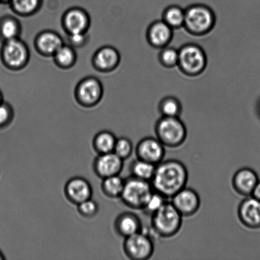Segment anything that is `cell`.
<instances>
[{
	"mask_svg": "<svg viewBox=\"0 0 260 260\" xmlns=\"http://www.w3.org/2000/svg\"><path fill=\"white\" fill-rule=\"evenodd\" d=\"M125 180L119 175L104 178L101 183L102 191L109 198H120L123 192Z\"/></svg>",
	"mask_w": 260,
	"mask_h": 260,
	"instance_id": "cell-23",
	"label": "cell"
},
{
	"mask_svg": "<svg viewBox=\"0 0 260 260\" xmlns=\"http://www.w3.org/2000/svg\"><path fill=\"white\" fill-rule=\"evenodd\" d=\"M64 193L69 201L78 205L92 198L93 189L90 183L85 178L75 177L71 178L66 183Z\"/></svg>",
	"mask_w": 260,
	"mask_h": 260,
	"instance_id": "cell-13",
	"label": "cell"
},
{
	"mask_svg": "<svg viewBox=\"0 0 260 260\" xmlns=\"http://www.w3.org/2000/svg\"><path fill=\"white\" fill-rule=\"evenodd\" d=\"M63 27L68 35L88 31L90 19L88 13L80 7L68 10L62 18Z\"/></svg>",
	"mask_w": 260,
	"mask_h": 260,
	"instance_id": "cell-14",
	"label": "cell"
},
{
	"mask_svg": "<svg viewBox=\"0 0 260 260\" xmlns=\"http://www.w3.org/2000/svg\"><path fill=\"white\" fill-rule=\"evenodd\" d=\"M123 161L114 152L99 154L93 161L94 172L101 179L118 175L123 170Z\"/></svg>",
	"mask_w": 260,
	"mask_h": 260,
	"instance_id": "cell-12",
	"label": "cell"
},
{
	"mask_svg": "<svg viewBox=\"0 0 260 260\" xmlns=\"http://www.w3.org/2000/svg\"><path fill=\"white\" fill-rule=\"evenodd\" d=\"M63 44L60 36L50 30L40 33L35 40V48L38 52L47 57L54 55Z\"/></svg>",
	"mask_w": 260,
	"mask_h": 260,
	"instance_id": "cell-20",
	"label": "cell"
},
{
	"mask_svg": "<svg viewBox=\"0 0 260 260\" xmlns=\"http://www.w3.org/2000/svg\"><path fill=\"white\" fill-rule=\"evenodd\" d=\"M188 178L185 165L177 159H169L156 165L150 183L154 191L170 199L186 187Z\"/></svg>",
	"mask_w": 260,
	"mask_h": 260,
	"instance_id": "cell-1",
	"label": "cell"
},
{
	"mask_svg": "<svg viewBox=\"0 0 260 260\" xmlns=\"http://www.w3.org/2000/svg\"><path fill=\"white\" fill-rule=\"evenodd\" d=\"M2 54L5 64L12 70H22L29 60V48L19 38L6 41Z\"/></svg>",
	"mask_w": 260,
	"mask_h": 260,
	"instance_id": "cell-7",
	"label": "cell"
},
{
	"mask_svg": "<svg viewBox=\"0 0 260 260\" xmlns=\"http://www.w3.org/2000/svg\"><path fill=\"white\" fill-rule=\"evenodd\" d=\"M21 32V25L19 20L14 17H7L0 24V35L6 41L18 38Z\"/></svg>",
	"mask_w": 260,
	"mask_h": 260,
	"instance_id": "cell-28",
	"label": "cell"
},
{
	"mask_svg": "<svg viewBox=\"0 0 260 260\" xmlns=\"http://www.w3.org/2000/svg\"><path fill=\"white\" fill-rule=\"evenodd\" d=\"M185 12L183 27L190 35L197 37L206 35L215 27V12L208 5L203 4L191 5L185 9Z\"/></svg>",
	"mask_w": 260,
	"mask_h": 260,
	"instance_id": "cell-2",
	"label": "cell"
},
{
	"mask_svg": "<svg viewBox=\"0 0 260 260\" xmlns=\"http://www.w3.org/2000/svg\"><path fill=\"white\" fill-rule=\"evenodd\" d=\"M53 57L56 64L65 70L73 67L76 62V53L71 45L63 44L53 55Z\"/></svg>",
	"mask_w": 260,
	"mask_h": 260,
	"instance_id": "cell-26",
	"label": "cell"
},
{
	"mask_svg": "<svg viewBox=\"0 0 260 260\" xmlns=\"http://www.w3.org/2000/svg\"><path fill=\"white\" fill-rule=\"evenodd\" d=\"M114 229L119 236L127 238L142 231V224L136 214L126 211L118 216L114 222Z\"/></svg>",
	"mask_w": 260,
	"mask_h": 260,
	"instance_id": "cell-19",
	"label": "cell"
},
{
	"mask_svg": "<svg viewBox=\"0 0 260 260\" xmlns=\"http://www.w3.org/2000/svg\"><path fill=\"white\" fill-rule=\"evenodd\" d=\"M123 249L130 259L146 260L154 253V245L152 239L142 231L124 239Z\"/></svg>",
	"mask_w": 260,
	"mask_h": 260,
	"instance_id": "cell-8",
	"label": "cell"
},
{
	"mask_svg": "<svg viewBox=\"0 0 260 260\" xmlns=\"http://www.w3.org/2000/svg\"><path fill=\"white\" fill-rule=\"evenodd\" d=\"M120 62V54L115 48L106 46L99 49L93 55V65L96 70L108 73L115 70Z\"/></svg>",
	"mask_w": 260,
	"mask_h": 260,
	"instance_id": "cell-18",
	"label": "cell"
},
{
	"mask_svg": "<svg viewBox=\"0 0 260 260\" xmlns=\"http://www.w3.org/2000/svg\"><path fill=\"white\" fill-rule=\"evenodd\" d=\"M12 0H0V2L4 3V4H10Z\"/></svg>",
	"mask_w": 260,
	"mask_h": 260,
	"instance_id": "cell-36",
	"label": "cell"
},
{
	"mask_svg": "<svg viewBox=\"0 0 260 260\" xmlns=\"http://www.w3.org/2000/svg\"><path fill=\"white\" fill-rule=\"evenodd\" d=\"M259 178L255 171L249 168H243L234 175L232 184L238 194L248 197L251 196Z\"/></svg>",
	"mask_w": 260,
	"mask_h": 260,
	"instance_id": "cell-17",
	"label": "cell"
},
{
	"mask_svg": "<svg viewBox=\"0 0 260 260\" xmlns=\"http://www.w3.org/2000/svg\"><path fill=\"white\" fill-rule=\"evenodd\" d=\"M159 111L162 116L180 117L182 112V104L175 96H166L160 102Z\"/></svg>",
	"mask_w": 260,
	"mask_h": 260,
	"instance_id": "cell-27",
	"label": "cell"
},
{
	"mask_svg": "<svg viewBox=\"0 0 260 260\" xmlns=\"http://www.w3.org/2000/svg\"><path fill=\"white\" fill-rule=\"evenodd\" d=\"M135 152L138 159L157 165L164 159L165 146L157 138L145 137L138 143Z\"/></svg>",
	"mask_w": 260,
	"mask_h": 260,
	"instance_id": "cell-10",
	"label": "cell"
},
{
	"mask_svg": "<svg viewBox=\"0 0 260 260\" xmlns=\"http://www.w3.org/2000/svg\"><path fill=\"white\" fill-rule=\"evenodd\" d=\"M182 217L172 203L167 201L151 216V226L160 238H172L182 228Z\"/></svg>",
	"mask_w": 260,
	"mask_h": 260,
	"instance_id": "cell-3",
	"label": "cell"
},
{
	"mask_svg": "<svg viewBox=\"0 0 260 260\" xmlns=\"http://www.w3.org/2000/svg\"><path fill=\"white\" fill-rule=\"evenodd\" d=\"M251 196L260 201V180L256 183Z\"/></svg>",
	"mask_w": 260,
	"mask_h": 260,
	"instance_id": "cell-35",
	"label": "cell"
},
{
	"mask_svg": "<svg viewBox=\"0 0 260 260\" xmlns=\"http://www.w3.org/2000/svg\"><path fill=\"white\" fill-rule=\"evenodd\" d=\"M185 9L177 5H170L162 13L163 21L173 30L183 27L185 22Z\"/></svg>",
	"mask_w": 260,
	"mask_h": 260,
	"instance_id": "cell-22",
	"label": "cell"
},
{
	"mask_svg": "<svg viewBox=\"0 0 260 260\" xmlns=\"http://www.w3.org/2000/svg\"><path fill=\"white\" fill-rule=\"evenodd\" d=\"M146 37L147 42L151 47L162 49L172 42L173 29L162 20H156L148 27Z\"/></svg>",
	"mask_w": 260,
	"mask_h": 260,
	"instance_id": "cell-16",
	"label": "cell"
},
{
	"mask_svg": "<svg viewBox=\"0 0 260 260\" xmlns=\"http://www.w3.org/2000/svg\"><path fill=\"white\" fill-rule=\"evenodd\" d=\"M4 259V256H3L2 254L1 253H0V260Z\"/></svg>",
	"mask_w": 260,
	"mask_h": 260,
	"instance_id": "cell-38",
	"label": "cell"
},
{
	"mask_svg": "<svg viewBox=\"0 0 260 260\" xmlns=\"http://www.w3.org/2000/svg\"><path fill=\"white\" fill-rule=\"evenodd\" d=\"M156 138L165 147H180L187 137V130L180 117L162 116L155 125Z\"/></svg>",
	"mask_w": 260,
	"mask_h": 260,
	"instance_id": "cell-4",
	"label": "cell"
},
{
	"mask_svg": "<svg viewBox=\"0 0 260 260\" xmlns=\"http://www.w3.org/2000/svg\"><path fill=\"white\" fill-rule=\"evenodd\" d=\"M134 151V145L128 138L117 139L114 152L123 160L128 159Z\"/></svg>",
	"mask_w": 260,
	"mask_h": 260,
	"instance_id": "cell-31",
	"label": "cell"
},
{
	"mask_svg": "<svg viewBox=\"0 0 260 260\" xmlns=\"http://www.w3.org/2000/svg\"><path fill=\"white\" fill-rule=\"evenodd\" d=\"M2 101H3L2 94L1 92H0V104H1L2 103Z\"/></svg>",
	"mask_w": 260,
	"mask_h": 260,
	"instance_id": "cell-37",
	"label": "cell"
},
{
	"mask_svg": "<svg viewBox=\"0 0 260 260\" xmlns=\"http://www.w3.org/2000/svg\"><path fill=\"white\" fill-rule=\"evenodd\" d=\"M117 138L109 131L104 130L95 135L93 140V147L98 154L113 152Z\"/></svg>",
	"mask_w": 260,
	"mask_h": 260,
	"instance_id": "cell-21",
	"label": "cell"
},
{
	"mask_svg": "<svg viewBox=\"0 0 260 260\" xmlns=\"http://www.w3.org/2000/svg\"><path fill=\"white\" fill-rule=\"evenodd\" d=\"M156 165L137 159L130 165V172L132 177L145 181H151L154 176Z\"/></svg>",
	"mask_w": 260,
	"mask_h": 260,
	"instance_id": "cell-25",
	"label": "cell"
},
{
	"mask_svg": "<svg viewBox=\"0 0 260 260\" xmlns=\"http://www.w3.org/2000/svg\"><path fill=\"white\" fill-rule=\"evenodd\" d=\"M238 215L239 220L246 228L260 229V201L248 196L239 205Z\"/></svg>",
	"mask_w": 260,
	"mask_h": 260,
	"instance_id": "cell-15",
	"label": "cell"
},
{
	"mask_svg": "<svg viewBox=\"0 0 260 260\" xmlns=\"http://www.w3.org/2000/svg\"><path fill=\"white\" fill-rule=\"evenodd\" d=\"M153 191L150 182L131 176L124 182L120 198L128 208L142 210Z\"/></svg>",
	"mask_w": 260,
	"mask_h": 260,
	"instance_id": "cell-6",
	"label": "cell"
},
{
	"mask_svg": "<svg viewBox=\"0 0 260 260\" xmlns=\"http://www.w3.org/2000/svg\"><path fill=\"white\" fill-rule=\"evenodd\" d=\"M171 203L184 217L193 216L200 210L201 199L195 190L184 187L173 196Z\"/></svg>",
	"mask_w": 260,
	"mask_h": 260,
	"instance_id": "cell-11",
	"label": "cell"
},
{
	"mask_svg": "<svg viewBox=\"0 0 260 260\" xmlns=\"http://www.w3.org/2000/svg\"><path fill=\"white\" fill-rule=\"evenodd\" d=\"M167 200L168 199L160 194L159 193L153 191L142 211L145 215L152 216L164 205Z\"/></svg>",
	"mask_w": 260,
	"mask_h": 260,
	"instance_id": "cell-30",
	"label": "cell"
},
{
	"mask_svg": "<svg viewBox=\"0 0 260 260\" xmlns=\"http://www.w3.org/2000/svg\"><path fill=\"white\" fill-rule=\"evenodd\" d=\"M87 35L85 32L74 33L68 35V40L71 47L81 48L84 47L87 42Z\"/></svg>",
	"mask_w": 260,
	"mask_h": 260,
	"instance_id": "cell-33",
	"label": "cell"
},
{
	"mask_svg": "<svg viewBox=\"0 0 260 260\" xmlns=\"http://www.w3.org/2000/svg\"><path fill=\"white\" fill-rule=\"evenodd\" d=\"M103 85L95 77L84 78L76 88V100L80 105L86 108L96 106L103 98Z\"/></svg>",
	"mask_w": 260,
	"mask_h": 260,
	"instance_id": "cell-9",
	"label": "cell"
},
{
	"mask_svg": "<svg viewBox=\"0 0 260 260\" xmlns=\"http://www.w3.org/2000/svg\"><path fill=\"white\" fill-rule=\"evenodd\" d=\"M43 4V0H12L9 4L17 14L25 17L36 14Z\"/></svg>",
	"mask_w": 260,
	"mask_h": 260,
	"instance_id": "cell-24",
	"label": "cell"
},
{
	"mask_svg": "<svg viewBox=\"0 0 260 260\" xmlns=\"http://www.w3.org/2000/svg\"><path fill=\"white\" fill-rule=\"evenodd\" d=\"M259 113H260V106H259Z\"/></svg>",
	"mask_w": 260,
	"mask_h": 260,
	"instance_id": "cell-39",
	"label": "cell"
},
{
	"mask_svg": "<svg viewBox=\"0 0 260 260\" xmlns=\"http://www.w3.org/2000/svg\"><path fill=\"white\" fill-rule=\"evenodd\" d=\"M178 68L188 76H197L205 71L207 66V56L205 50L195 43H187L178 50Z\"/></svg>",
	"mask_w": 260,
	"mask_h": 260,
	"instance_id": "cell-5",
	"label": "cell"
},
{
	"mask_svg": "<svg viewBox=\"0 0 260 260\" xmlns=\"http://www.w3.org/2000/svg\"><path fill=\"white\" fill-rule=\"evenodd\" d=\"M12 109L7 104H0V126H5L11 122L13 118Z\"/></svg>",
	"mask_w": 260,
	"mask_h": 260,
	"instance_id": "cell-34",
	"label": "cell"
},
{
	"mask_svg": "<svg viewBox=\"0 0 260 260\" xmlns=\"http://www.w3.org/2000/svg\"><path fill=\"white\" fill-rule=\"evenodd\" d=\"M159 60L160 64L166 68L171 69L177 67L179 52L175 48L166 47L160 49Z\"/></svg>",
	"mask_w": 260,
	"mask_h": 260,
	"instance_id": "cell-29",
	"label": "cell"
},
{
	"mask_svg": "<svg viewBox=\"0 0 260 260\" xmlns=\"http://www.w3.org/2000/svg\"><path fill=\"white\" fill-rule=\"evenodd\" d=\"M78 211L83 217L93 218L98 215L99 210V205L92 198L79 204Z\"/></svg>",
	"mask_w": 260,
	"mask_h": 260,
	"instance_id": "cell-32",
	"label": "cell"
}]
</instances>
